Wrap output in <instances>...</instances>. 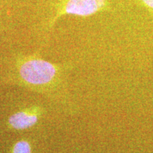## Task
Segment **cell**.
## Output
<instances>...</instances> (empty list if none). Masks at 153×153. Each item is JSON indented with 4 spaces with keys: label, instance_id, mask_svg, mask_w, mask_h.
<instances>
[{
    "label": "cell",
    "instance_id": "1",
    "mask_svg": "<svg viewBox=\"0 0 153 153\" xmlns=\"http://www.w3.org/2000/svg\"><path fill=\"white\" fill-rule=\"evenodd\" d=\"M60 68L39 57H26L18 65V77L22 85L36 89L52 86L58 79Z\"/></svg>",
    "mask_w": 153,
    "mask_h": 153
},
{
    "label": "cell",
    "instance_id": "2",
    "mask_svg": "<svg viewBox=\"0 0 153 153\" xmlns=\"http://www.w3.org/2000/svg\"><path fill=\"white\" fill-rule=\"evenodd\" d=\"M107 0H67L57 11L53 22L65 14L89 16L106 9Z\"/></svg>",
    "mask_w": 153,
    "mask_h": 153
},
{
    "label": "cell",
    "instance_id": "3",
    "mask_svg": "<svg viewBox=\"0 0 153 153\" xmlns=\"http://www.w3.org/2000/svg\"><path fill=\"white\" fill-rule=\"evenodd\" d=\"M41 113L42 110L39 106H31L20 110L9 118V126L16 131L30 128L38 123Z\"/></svg>",
    "mask_w": 153,
    "mask_h": 153
},
{
    "label": "cell",
    "instance_id": "4",
    "mask_svg": "<svg viewBox=\"0 0 153 153\" xmlns=\"http://www.w3.org/2000/svg\"><path fill=\"white\" fill-rule=\"evenodd\" d=\"M13 153H31V147L28 141L22 140L15 143Z\"/></svg>",
    "mask_w": 153,
    "mask_h": 153
},
{
    "label": "cell",
    "instance_id": "5",
    "mask_svg": "<svg viewBox=\"0 0 153 153\" xmlns=\"http://www.w3.org/2000/svg\"><path fill=\"white\" fill-rule=\"evenodd\" d=\"M138 1L153 15V0H138Z\"/></svg>",
    "mask_w": 153,
    "mask_h": 153
}]
</instances>
